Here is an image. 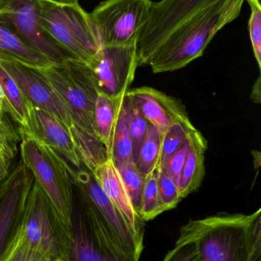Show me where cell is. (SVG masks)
I'll return each instance as SVG.
<instances>
[{"instance_id": "19", "label": "cell", "mask_w": 261, "mask_h": 261, "mask_svg": "<svg viewBox=\"0 0 261 261\" xmlns=\"http://www.w3.org/2000/svg\"><path fill=\"white\" fill-rule=\"evenodd\" d=\"M0 53L9 55L17 61L35 68L52 64L18 38L6 18L3 0H0Z\"/></svg>"}, {"instance_id": "29", "label": "cell", "mask_w": 261, "mask_h": 261, "mask_svg": "<svg viewBox=\"0 0 261 261\" xmlns=\"http://www.w3.org/2000/svg\"><path fill=\"white\" fill-rule=\"evenodd\" d=\"M16 134L6 120H0V180L9 174L11 161L17 150Z\"/></svg>"}, {"instance_id": "6", "label": "cell", "mask_w": 261, "mask_h": 261, "mask_svg": "<svg viewBox=\"0 0 261 261\" xmlns=\"http://www.w3.org/2000/svg\"><path fill=\"white\" fill-rule=\"evenodd\" d=\"M41 18L51 38L81 62L90 64L103 47L90 13L79 3L41 0Z\"/></svg>"}, {"instance_id": "10", "label": "cell", "mask_w": 261, "mask_h": 261, "mask_svg": "<svg viewBox=\"0 0 261 261\" xmlns=\"http://www.w3.org/2000/svg\"><path fill=\"white\" fill-rule=\"evenodd\" d=\"M3 4L6 18L26 45L52 64L72 57L44 29L41 18V0H3Z\"/></svg>"}, {"instance_id": "1", "label": "cell", "mask_w": 261, "mask_h": 261, "mask_svg": "<svg viewBox=\"0 0 261 261\" xmlns=\"http://www.w3.org/2000/svg\"><path fill=\"white\" fill-rule=\"evenodd\" d=\"M36 69L70 110L77 152L81 164L92 173L109 155L97 133L95 105L99 90L90 68L70 57Z\"/></svg>"}, {"instance_id": "20", "label": "cell", "mask_w": 261, "mask_h": 261, "mask_svg": "<svg viewBox=\"0 0 261 261\" xmlns=\"http://www.w3.org/2000/svg\"><path fill=\"white\" fill-rule=\"evenodd\" d=\"M124 96L112 97L98 91L95 105V125L98 138L105 146L110 158L112 138L118 113L122 105Z\"/></svg>"}, {"instance_id": "31", "label": "cell", "mask_w": 261, "mask_h": 261, "mask_svg": "<svg viewBox=\"0 0 261 261\" xmlns=\"http://www.w3.org/2000/svg\"><path fill=\"white\" fill-rule=\"evenodd\" d=\"M188 148H189V142H188V137H187L186 139L158 169L172 178L177 184L179 188V184H180L181 174H182V169L185 165Z\"/></svg>"}, {"instance_id": "9", "label": "cell", "mask_w": 261, "mask_h": 261, "mask_svg": "<svg viewBox=\"0 0 261 261\" xmlns=\"http://www.w3.org/2000/svg\"><path fill=\"white\" fill-rule=\"evenodd\" d=\"M72 182L98 211L121 248L129 255L139 260L144 240L139 239L119 210L110 202L90 170L70 167Z\"/></svg>"}, {"instance_id": "21", "label": "cell", "mask_w": 261, "mask_h": 261, "mask_svg": "<svg viewBox=\"0 0 261 261\" xmlns=\"http://www.w3.org/2000/svg\"><path fill=\"white\" fill-rule=\"evenodd\" d=\"M0 85L3 89L8 112L12 119L19 124L20 128H26L28 124L27 102L13 78L0 64Z\"/></svg>"}, {"instance_id": "36", "label": "cell", "mask_w": 261, "mask_h": 261, "mask_svg": "<svg viewBox=\"0 0 261 261\" xmlns=\"http://www.w3.org/2000/svg\"><path fill=\"white\" fill-rule=\"evenodd\" d=\"M47 261H67L65 259L62 258H55V259H49Z\"/></svg>"}, {"instance_id": "8", "label": "cell", "mask_w": 261, "mask_h": 261, "mask_svg": "<svg viewBox=\"0 0 261 261\" xmlns=\"http://www.w3.org/2000/svg\"><path fill=\"white\" fill-rule=\"evenodd\" d=\"M151 0H105L90 16L103 46L136 44L148 21Z\"/></svg>"}, {"instance_id": "35", "label": "cell", "mask_w": 261, "mask_h": 261, "mask_svg": "<svg viewBox=\"0 0 261 261\" xmlns=\"http://www.w3.org/2000/svg\"><path fill=\"white\" fill-rule=\"evenodd\" d=\"M52 1L62 3V4H76V3H78L79 0H52Z\"/></svg>"}, {"instance_id": "18", "label": "cell", "mask_w": 261, "mask_h": 261, "mask_svg": "<svg viewBox=\"0 0 261 261\" xmlns=\"http://www.w3.org/2000/svg\"><path fill=\"white\" fill-rule=\"evenodd\" d=\"M189 148L181 174V199L189 196L200 187L205 174V153L208 143L200 130L195 128L188 135Z\"/></svg>"}, {"instance_id": "28", "label": "cell", "mask_w": 261, "mask_h": 261, "mask_svg": "<svg viewBox=\"0 0 261 261\" xmlns=\"http://www.w3.org/2000/svg\"><path fill=\"white\" fill-rule=\"evenodd\" d=\"M158 195L155 171L146 177L145 185L142 196V208L139 217L145 222L153 220L159 215L164 213Z\"/></svg>"}, {"instance_id": "33", "label": "cell", "mask_w": 261, "mask_h": 261, "mask_svg": "<svg viewBox=\"0 0 261 261\" xmlns=\"http://www.w3.org/2000/svg\"><path fill=\"white\" fill-rule=\"evenodd\" d=\"M163 261H200L196 245L193 242L176 244Z\"/></svg>"}, {"instance_id": "2", "label": "cell", "mask_w": 261, "mask_h": 261, "mask_svg": "<svg viewBox=\"0 0 261 261\" xmlns=\"http://www.w3.org/2000/svg\"><path fill=\"white\" fill-rule=\"evenodd\" d=\"M261 210L190 220L176 244L193 242L200 261L261 260Z\"/></svg>"}, {"instance_id": "17", "label": "cell", "mask_w": 261, "mask_h": 261, "mask_svg": "<svg viewBox=\"0 0 261 261\" xmlns=\"http://www.w3.org/2000/svg\"><path fill=\"white\" fill-rule=\"evenodd\" d=\"M92 173L106 196L123 215L135 234L144 240V222L135 212L122 178L112 158H108L98 166Z\"/></svg>"}, {"instance_id": "30", "label": "cell", "mask_w": 261, "mask_h": 261, "mask_svg": "<svg viewBox=\"0 0 261 261\" xmlns=\"http://www.w3.org/2000/svg\"><path fill=\"white\" fill-rule=\"evenodd\" d=\"M155 176L159 201L164 211L176 208L182 201L177 184L161 170H155Z\"/></svg>"}, {"instance_id": "12", "label": "cell", "mask_w": 261, "mask_h": 261, "mask_svg": "<svg viewBox=\"0 0 261 261\" xmlns=\"http://www.w3.org/2000/svg\"><path fill=\"white\" fill-rule=\"evenodd\" d=\"M211 0H161L153 3L137 43L138 64L148 65L167 35L192 13Z\"/></svg>"}, {"instance_id": "7", "label": "cell", "mask_w": 261, "mask_h": 261, "mask_svg": "<svg viewBox=\"0 0 261 261\" xmlns=\"http://www.w3.org/2000/svg\"><path fill=\"white\" fill-rule=\"evenodd\" d=\"M21 225L30 246L49 258L67 260L70 229L34 179L25 202Z\"/></svg>"}, {"instance_id": "34", "label": "cell", "mask_w": 261, "mask_h": 261, "mask_svg": "<svg viewBox=\"0 0 261 261\" xmlns=\"http://www.w3.org/2000/svg\"><path fill=\"white\" fill-rule=\"evenodd\" d=\"M7 113L9 114L6 98H5L3 89L0 85V120H5V116Z\"/></svg>"}, {"instance_id": "26", "label": "cell", "mask_w": 261, "mask_h": 261, "mask_svg": "<svg viewBox=\"0 0 261 261\" xmlns=\"http://www.w3.org/2000/svg\"><path fill=\"white\" fill-rule=\"evenodd\" d=\"M115 166L121 174L133 208L139 216L142 208V196L145 179L136 170L134 163H124Z\"/></svg>"}, {"instance_id": "5", "label": "cell", "mask_w": 261, "mask_h": 261, "mask_svg": "<svg viewBox=\"0 0 261 261\" xmlns=\"http://www.w3.org/2000/svg\"><path fill=\"white\" fill-rule=\"evenodd\" d=\"M67 260L139 261L120 247L88 199L75 192Z\"/></svg>"}, {"instance_id": "25", "label": "cell", "mask_w": 261, "mask_h": 261, "mask_svg": "<svg viewBox=\"0 0 261 261\" xmlns=\"http://www.w3.org/2000/svg\"><path fill=\"white\" fill-rule=\"evenodd\" d=\"M44 253L30 246L23 232L21 222L0 261H47Z\"/></svg>"}, {"instance_id": "23", "label": "cell", "mask_w": 261, "mask_h": 261, "mask_svg": "<svg viewBox=\"0 0 261 261\" xmlns=\"http://www.w3.org/2000/svg\"><path fill=\"white\" fill-rule=\"evenodd\" d=\"M110 158L115 165L124 163H133V144L123 102L113 129Z\"/></svg>"}, {"instance_id": "13", "label": "cell", "mask_w": 261, "mask_h": 261, "mask_svg": "<svg viewBox=\"0 0 261 261\" xmlns=\"http://www.w3.org/2000/svg\"><path fill=\"white\" fill-rule=\"evenodd\" d=\"M0 64L13 78L26 99L56 118L72 135L73 119L68 107L35 67L0 53Z\"/></svg>"}, {"instance_id": "22", "label": "cell", "mask_w": 261, "mask_h": 261, "mask_svg": "<svg viewBox=\"0 0 261 261\" xmlns=\"http://www.w3.org/2000/svg\"><path fill=\"white\" fill-rule=\"evenodd\" d=\"M162 138L159 130L149 124L145 141L141 147L139 158L136 164V170L146 179L157 168L160 158Z\"/></svg>"}, {"instance_id": "27", "label": "cell", "mask_w": 261, "mask_h": 261, "mask_svg": "<svg viewBox=\"0 0 261 261\" xmlns=\"http://www.w3.org/2000/svg\"><path fill=\"white\" fill-rule=\"evenodd\" d=\"M195 128L196 127L189 119L172 121L167 135L162 138L160 158L156 170L163 164L169 156L186 139L188 134Z\"/></svg>"}, {"instance_id": "15", "label": "cell", "mask_w": 261, "mask_h": 261, "mask_svg": "<svg viewBox=\"0 0 261 261\" xmlns=\"http://www.w3.org/2000/svg\"><path fill=\"white\" fill-rule=\"evenodd\" d=\"M26 102L27 127L20 128V130L30 134L43 144L53 149L61 156L66 158L75 168H81L82 164L67 127L47 112L32 105L28 99Z\"/></svg>"}, {"instance_id": "14", "label": "cell", "mask_w": 261, "mask_h": 261, "mask_svg": "<svg viewBox=\"0 0 261 261\" xmlns=\"http://www.w3.org/2000/svg\"><path fill=\"white\" fill-rule=\"evenodd\" d=\"M33 177L22 163L0 184V260L21 222Z\"/></svg>"}, {"instance_id": "4", "label": "cell", "mask_w": 261, "mask_h": 261, "mask_svg": "<svg viewBox=\"0 0 261 261\" xmlns=\"http://www.w3.org/2000/svg\"><path fill=\"white\" fill-rule=\"evenodd\" d=\"M21 135V163L39 186L68 229L72 226L74 189L70 167L53 149L25 130Z\"/></svg>"}, {"instance_id": "11", "label": "cell", "mask_w": 261, "mask_h": 261, "mask_svg": "<svg viewBox=\"0 0 261 261\" xmlns=\"http://www.w3.org/2000/svg\"><path fill=\"white\" fill-rule=\"evenodd\" d=\"M99 91L112 96H124L134 81L138 64L136 44L103 46L87 64Z\"/></svg>"}, {"instance_id": "3", "label": "cell", "mask_w": 261, "mask_h": 261, "mask_svg": "<svg viewBox=\"0 0 261 261\" xmlns=\"http://www.w3.org/2000/svg\"><path fill=\"white\" fill-rule=\"evenodd\" d=\"M245 0H211L178 24L149 61L154 73L180 70L203 55L215 35L240 15Z\"/></svg>"}, {"instance_id": "16", "label": "cell", "mask_w": 261, "mask_h": 261, "mask_svg": "<svg viewBox=\"0 0 261 261\" xmlns=\"http://www.w3.org/2000/svg\"><path fill=\"white\" fill-rule=\"evenodd\" d=\"M126 95L147 122L159 130L162 138L170 128L171 119L186 113L180 101L151 87L133 89Z\"/></svg>"}, {"instance_id": "32", "label": "cell", "mask_w": 261, "mask_h": 261, "mask_svg": "<svg viewBox=\"0 0 261 261\" xmlns=\"http://www.w3.org/2000/svg\"><path fill=\"white\" fill-rule=\"evenodd\" d=\"M251 7L248 21L250 38L259 69H261V5L260 0H248Z\"/></svg>"}, {"instance_id": "24", "label": "cell", "mask_w": 261, "mask_h": 261, "mask_svg": "<svg viewBox=\"0 0 261 261\" xmlns=\"http://www.w3.org/2000/svg\"><path fill=\"white\" fill-rule=\"evenodd\" d=\"M123 107L125 111L126 118H127L130 136H131L133 163L136 164L139 158L141 147L145 141L147 128L150 123L135 108L127 95L124 96Z\"/></svg>"}]
</instances>
